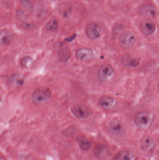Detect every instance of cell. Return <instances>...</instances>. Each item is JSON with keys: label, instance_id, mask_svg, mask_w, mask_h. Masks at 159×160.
I'll return each mask as SVG.
<instances>
[{"label": "cell", "instance_id": "4", "mask_svg": "<svg viewBox=\"0 0 159 160\" xmlns=\"http://www.w3.org/2000/svg\"><path fill=\"white\" fill-rule=\"evenodd\" d=\"M114 74V68L111 65L105 64L100 68L98 72L99 79L101 82H105L111 78Z\"/></svg>", "mask_w": 159, "mask_h": 160}, {"label": "cell", "instance_id": "23", "mask_svg": "<svg viewBox=\"0 0 159 160\" xmlns=\"http://www.w3.org/2000/svg\"><path fill=\"white\" fill-rule=\"evenodd\" d=\"M5 160L3 158H2V157H1V160Z\"/></svg>", "mask_w": 159, "mask_h": 160}, {"label": "cell", "instance_id": "11", "mask_svg": "<svg viewBox=\"0 0 159 160\" xmlns=\"http://www.w3.org/2000/svg\"><path fill=\"white\" fill-rule=\"evenodd\" d=\"M141 29L146 35H151L156 30V25L151 20H146L141 24Z\"/></svg>", "mask_w": 159, "mask_h": 160}, {"label": "cell", "instance_id": "9", "mask_svg": "<svg viewBox=\"0 0 159 160\" xmlns=\"http://www.w3.org/2000/svg\"><path fill=\"white\" fill-rule=\"evenodd\" d=\"M76 57L83 62L90 61L93 58V51L87 48H82L77 50L76 52Z\"/></svg>", "mask_w": 159, "mask_h": 160}, {"label": "cell", "instance_id": "10", "mask_svg": "<svg viewBox=\"0 0 159 160\" xmlns=\"http://www.w3.org/2000/svg\"><path fill=\"white\" fill-rule=\"evenodd\" d=\"M140 15L147 18H155L157 15V9L154 6L147 4L141 7L139 9Z\"/></svg>", "mask_w": 159, "mask_h": 160}, {"label": "cell", "instance_id": "22", "mask_svg": "<svg viewBox=\"0 0 159 160\" xmlns=\"http://www.w3.org/2000/svg\"><path fill=\"white\" fill-rule=\"evenodd\" d=\"M21 26L25 29H30L33 28L34 24L32 22H23L21 23Z\"/></svg>", "mask_w": 159, "mask_h": 160}, {"label": "cell", "instance_id": "8", "mask_svg": "<svg viewBox=\"0 0 159 160\" xmlns=\"http://www.w3.org/2000/svg\"><path fill=\"white\" fill-rule=\"evenodd\" d=\"M117 102L115 98L108 96H104L99 100V103L102 108L105 110H111L116 105Z\"/></svg>", "mask_w": 159, "mask_h": 160}, {"label": "cell", "instance_id": "13", "mask_svg": "<svg viewBox=\"0 0 159 160\" xmlns=\"http://www.w3.org/2000/svg\"><path fill=\"white\" fill-rule=\"evenodd\" d=\"M155 142L151 137L145 136L141 141V146L142 149L145 151H150L155 146Z\"/></svg>", "mask_w": 159, "mask_h": 160}, {"label": "cell", "instance_id": "6", "mask_svg": "<svg viewBox=\"0 0 159 160\" xmlns=\"http://www.w3.org/2000/svg\"><path fill=\"white\" fill-rule=\"evenodd\" d=\"M135 42V37L131 32L124 33L119 38L120 45L124 48H129L133 46Z\"/></svg>", "mask_w": 159, "mask_h": 160}, {"label": "cell", "instance_id": "14", "mask_svg": "<svg viewBox=\"0 0 159 160\" xmlns=\"http://www.w3.org/2000/svg\"><path fill=\"white\" fill-rule=\"evenodd\" d=\"M13 38V34L10 31L7 30H3L1 31V34H0L1 45H8L11 43Z\"/></svg>", "mask_w": 159, "mask_h": 160}, {"label": "cell", "instance_id": "1", "mask_svg": "<svg viewBox=\"0 0 159 160\" xmlns=\"http://www.w3.org/2000/svg\"><path fill=\"white\" fill-rule=\"evenodd\" d=\"M51 90L45 86L40 87L35 89L32 95L33 101L37 104L46 103L51 97Z\"/></svg>", "mask_w": 159, "mask_h": 160}, {"label": "cell", "instance_id": "15", "mask_svg": "<svg viewBox=\"0 0 159 160\" xmlns=\"http://www.w3.org/2000/svg\"><path fill=\"white\" fill-rule=\"evenodd\" d=\"M114 160H136V158L130 151L123 150L116 155Z\"/></svg>", "mask_w": 159, "mask_h": 160}, {"label": "cell", "instance_id": "17", "mask_svg": "<svg viewBox=\"0 0 159 160\" xmlns=\"http://www.w3.org/2000/svg\"><path fill=\"white\" fill-rule=\"evenodd\" d=\"M71 56V52L66 47H63L59 50L58 52V58L62 62L68 61Z\"/></svg>", "mask_w": 159, "mask_h": 160}, {"label": "cell", "instance_id": "2", "mask_svg": "<svg viewBox=\"0 0 159 160\" xmlns=\"http://www.w3.org/2000/svg\"><path fill=\"white\" fill-rule=\"evenodd\" d=\"M153 117L151 114L146 112H142L136 114L134 118V122L138 128L146 129L151 126Z\"/></svg>", "mask_w": 159, "mask_h": 160}, {"label": "cell", "instance_id": "12", "mask_svg": "<svg viewBox=\"0 0 159 160\" xmlns=\"http://www.w3.org/2000/svg\"><path fill=\"white\" fill-rule=\"evenodd\" d=\"M121 62L122 64L126 66L129 67H135L140 64V60L138 58L127 54L122 57Z\"/></svg>", "mask_w": 159, "mask_h": 160}, {"label": "cell", "instance_id": "7", "mask_svg": "<svg viewBox=\"0 0 159 160\" xmlns=\"http://www.w3.org/2000/svg\"><path fill=\"white\" fill-rule=\"evenodd\" d=\"M87 36L91 39H96L101 36V27L96 23H91L87 25L86 29Z\"/></svg>", "mask_w": 159, "mask_h": 160}, {"label": "cell", "instance_id": "3", "mask_svg": "<svg viewBox=\"0 0 159 160\" xmlns=\"http://www.w3.org/2000/svg\"><path fill=\"white\" fill-rule=\"evenodd\" d=\"M108 129L110 133L115 137L120 138L124 135L125 129L120 121L117 119L111 120L108 126Z\"/></svg>", "mask_w": 159, "mask_h": 160}, {"label": "cell", "instance_id": "19", "mask_svg": "<svg viewBox=\"0 0 159 160\" xmlns=\"http://www.w3.org/2000/svg\"><path fill=\"white\" fill-rule=\"evenodd\" d=\"M107 153V149L105 147L100 145L97 147L95 149V154L98 158L104 157Z\"/></svg>", "mask_w": 159, "mask_h": 160}, {"label": "cell", "instance_id": "16", "mask_svg": "<svg viewBox=\"0 0 159 160\" xmlns=\"http://www.w3.org/2000/svg\"><path fill=\"white\" fill-rule=\"evenodd\" d=\"M77 142L79 148L84 151L88 150L91 147L90 142L85 136L80 135L77 138Z\"/></svg>", "mask_w": 159, "mask_h": 160}, {"label": "cell", "instance_id": "20", "mask_svg": "<svg viewBox=\"0 0 159 160\" xmlns=\"http://www.w3.org/2000/svg\"><path fill=\"white\" fill-rule=\"evenodd\" d=\"M22 66L25 68L29 67L33 63V60L31 57L26 56L23 57L21 61Z\"/></svg>", "mask_w": 159, "mask_h": 160}, {"label": "cell", "instance_id": "21", "mask_svg": "<svg viewBox=\"0 0 159 160\" xmlns=\"http://www.w3.org/2000/svg\"><path fill=\"white\" fill-rule=\"evenodd\" d=\"M21 4L22 6L28 10H32L34 8V3L30 0H21Z\"/></svg>", "mask_w": 159, "mask_h": 160}, {"label": "cell", "instance_id": "18", "mask_svg": "<svg viewBox=\"0 0 159 160\" xmlns=\"http://www.w3.org/2000/svg\"><path fill=\"white\" fill-rule=\"evenodd\" d=\"M58 21L56 18H52L47 23L45 29L49 32L55 31L58 28Z\"/></svg>", "mask_w": 159, "mask_h": 160}, {"label": "cell", "instance_id": "5", "mask_svg": "<svg viewBox=\"0 0 159 160\" xmlns=\"http://www.w3.org/2000/svg\"><path fill=\"white\" fill-rule=\"evenodd\" d=\"M72 113L74 116L79 119H85L90 115V110L84 105L75 104L71 108Z\"/></svg>", "mask_w": 159, "mask_h": 160}]
</instances>
